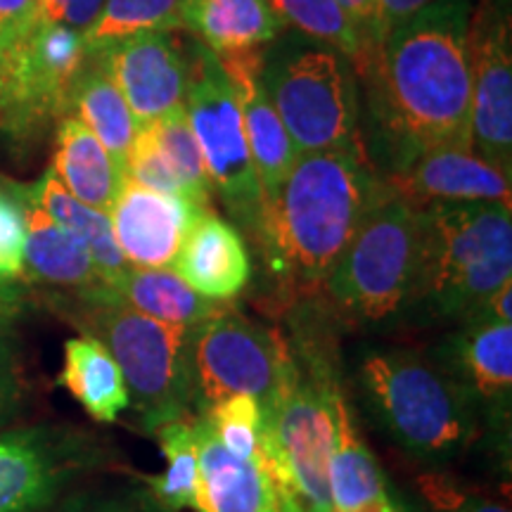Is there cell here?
<instances>
[{"label":"cell","mask_w":512,"mask_h":512,"mask_svg":"<svg viewBox=\"0 0 512 512\" xmlns=\"http://www.w3.org/2000/svg\"><path fill=\"white\" fill-rule=\"evenodd\" d=\"M470 22L472 0H432L377 46L399 164L432 147L472 150Z\"/></svg>","instance_id":"6da1fadb"},{"label":"cell","mask_w":512,"mask_h":512,"mask_svg":"<svg viewBox=\"0 0 512 512\" xmlns=\"http://www.w3.org/2000/svg\"><path fill=\"white\" fill-rule=\"evenodd\" d=\"M384 190L361 145L299 155L254 233L268 271L294 290L323 287Z\"/></svg>","instance_id":"7a4b0ae2"},{"label":"cell","mask_w":512,"mask_h":512,"mask_svg":"<svg viewBox=\"0 0 512 512\" xmlns=\"http://www.w3.org/2000/svg\"><path fill=\"white\" fill-rule=\"evenodd\" d=\"M512 280V204L430 202L418 207V268L408 306L456 323Z\"/></svg>","instance_id":"3957f363"},{"label":"cell","mask_w":512,"mask_h":512,"mask_svg":"<svg viewBox=\"0 0 512 512\" xmlns=\"http://www.w3.org/2000/svg\"><path fill=\"white\" fill-rule=\"evenodd\" d=\"M358 382L387 437L415 460L448 463L477 439L475 403L420 354L368 351L358 366Z\"/></svg>","instance_id":"277c9868"},{"label":"cell","mask_w":512,"mask_h":512,"mask_svg":"<svg viewBox=\"0 0 512 512\" xmlns=\"http://www.w3.org/2000/svg\"><path fill=\"white\" fill-rule=\"evenodd\" d=\"M76 297L81 304L76 320L117 361L140 427L155 434L162 425L190 418L195 330L159 323L128 309L105 285Z\"/></svg>","instance_id":"5b68a950"},{"label":"cell","mask_w":512,"mask_h":512,"mask_svg":"<svg viewBox=\"0 0 512 512\" xmlns=\"http://www.w3.org/2000/svg\"><path fill=\"white\" fill-rule=\"evenodd\" d=\"M418 268V207L389 188L368 209L323 290L339 313L384 323L408 309Z\"/></svg>","instance_id":"8992f818"},{"label":"cell","mask_w":512,"mask_h":512,"mask_svg":"<svg viewBox=\"0 0 512 512\" xmlns=\"http://www.w3.org/2000/svg\"><path fill=\"white\" fill-rule=\"evenodd\" d=\"M264 88L299 155L361 145L354 64L337 50L264 55Z\"/></svg>","instance_id":"52a82bcc"},{"label":"cell","mask_w":512,"mask_h":512,"mask_svg":"<svg viewBox=\"0 0 512 512\" xmlns=\"http://www.w3.org/2000/svg\"><path fill=\"white\" fill-rule=\"evenodd\" d=\"M330 375L294 356L280 392L264 413L266 470L280 496L304 512H332L328 453L332 437Z\"/></svg>","instance_id":"ba28073f"},{"label":"cell","mask_w":512,"mask_h":512,"mask_svg":"<svg viewBox=\"0 0 512 512\" xmlns=\"http://www.w3.org/2000/svg\"><path fill=\"white\" fill-rule=\"evenodd\" d=\"M185 119L195 136L204 166L228 216L254 238L261 216V190L235 100L219 57L190 41V74L185 95Z\"/></svg>","instance_id":"9c48e42d"},{"label":"cell","mask_w":512,"mask_h":512,"mask_svg":"<svg viewBox=\"0 0 512 512\" xmlns=\"http://www.w3.org/2000/svg\"><path fill=\"white\" fill-rule=\"evenodd\" d=\"M292 361L283 332L226 304L192 332V411L202 415L228 396H252L266 413Z\"/></svg>","instance_id":"30bf717a"},{"label":"cell","mask_w":512,"mask_h":512,"mask_svg":"<svg viewBox=\"0 0 512 512\" xmlns=\"http://www.w3.org/2000/svg\"><path fill=\"white\" fill-rule=\"evenodd\" d=\"M86 57L83 34L38 19L22 41L0 55V131L27 138L69 112Z\"/></svg>","instance_id":"8fae6325"},{"label":"cell","mask_w":512,"mask_h":512,"mask_svg":"<svg viewBox=\"0 0 512 512\" xmlns=\"http://www.w3.org/2000/svg\"><path fill=\"white\" fill-rule=\"evenodd\" d=\"M178 29H155L88 50L98 57L143 124L185 110L190 74V43Z\"/></svg>","instance_id":"7c38bea8"},{"label":"cell","mask_w":512,"mask_h":512,"mask_svg":"<svg viewBox=\"0 0 512 512\" xmlns=\"http://www.w3.org/2000/svg\"><path fill=\"white\" fill-rule=\"evenodd\" d=\"M472 152L512 174V36L501 5L472 17Z\"/></svg>","instance_id":"4fadbf2b"},{"label":"cell","mask_w":512,"mask_h":512,"mask_svg":"<svg viewBox=\"0 0 512 512\" xmlns=\"http://www.w3.org/2000/svg\"><path fill=\"white\" fill-rule=\"evenodd\" d=\"M83 451L48 427L0 434V512H43L81 465Z\"/></svg>","instance_id":"5bb4252c"},{"label":"cell","mask_w":512,"mask_h":512,"mask_svg":"<svg viewBox=\"0 0 512 512\" xmlns=\"http://www.w3.org/2000/svg\"><path fill=\"white\" fill-rule=\"evenodd\" d=\"M202 214L204 209L185 197L147 190L124 178L117 202L110 209V221L128 266L171 268L192 223Z\"/></svg>","instance_id":"9a60e30c"},{"label":"cell","mask_w":512,"mask_h":512,"mask_svg":"<svg viewBox=\"0 0 512 512\" xmlns=\"http://www.w3.org/2000/svg\"><path fill=\"white\" fill-rule=\"evenodd\" d=\"M512 174L472 150L432 147L396 164L389 188L413 207L430 202H505L512 204Z\"/></svg>","instance_id":"2e32d148"},{"label":"cell","mask_w":512,"mask_h":512,"mask_svg":"<svg viewBox=\"0 0 512 512\" xmlns=\"http://www.w3.org/2000/svg\"><path fill=\"white\" fill-rule=\"evenodd\" d=\"M216 57L240 105L249 155H252L261 190V207H264L285 183L287 174L299 159V152L287 136L283 121L264 88V53L254 48Z\"/></svg>","instance_id":"e0dca14e"},{"label":"cell","mask_w":512,"mask_h":512,"mask_svg":"<svg viewBox=\"0 0 512 512\" xmlns=\"http://www.w3.org/2000/svg\"><path fill=\"white\" fill-rule=\"evenodd\" d=\"M434 363L470 396L477 411L508 420L512 399V323L467 320L444 339Z\"/></svg>","instance_id":"ac0fdd59"},{"label":"cell","mask_w":512,"mask_h":512,"mask_svg":"<svg viewBox=\"0 0 512 512\" xmlns=\"http://www.w3.org/2000/svg\"><path fill=\"white\" fill-rule=\"evenodd\" d=\"M192 427L200 463L195 512H280V491L264 465L233 456L200 415H192Z\"/></svg>","instance_id":"d6986e66"},{"label":"cell","mask_w":512,"mask_h":512,"mask_svg":"<svg viewBox=\"0 0 512 512\" xmlns=\"http://www.w3.org/2000/svg\"><path fill=\"white\" fill-rule=\"evenodd\" d=\"M171 271L211 302H230L252 280V259L240 230L214 211H204L192 223Z\"/></svg>","instance_id":"ffe728a7"},{"label":"cell","mask_w":512,"mask_h":512,"mask_svg":"<svg viewBox=\"0 0 512 512\" xmlns=\"http://www.w3.org/2000/svg\"><path fill=\"white\" fill-rule=\"evenodd\" d=\"M178 22L214 55L261 48L287 29L268 0H181Z\"/></svg>","instance_id":"44dd1931"},{"label":"cell","mask_w":512,"mask_h":512,"mask_svg":"<svg viewBox=\"0 0 512 512\" xmlns=\"http://www.w3.org/2000/svg\"><path fill=\"white\" fill-rule=\"evenodd\" d=\"M17 190L27 219L24 275L36 283L64 287L76 294L105 285L95 271L88 249L31 197L29 185L17 183Z\"/></svg>","instance_id":"7402d4cb"},{"label":"cell","mask_w":512,"mask_h":512,"mask_svg":"<svg viewBox=\"0 0 512 512\" xmlns=\"http://www.w3.org/2000/svg\"><path fill=\"white\" fill-rule=\"evenodd\" d=\"M50 171L69 195L107 214L117 202L126 178L117 159L76 117H62L57 126L55 157Z\"/></svg>","instance_id":"603a6c76"},{"label":"cell","mask_w":512,"mask_h":512,"mask_svg":"<svg viewBox=\"0 0 512 512\" xmlns=\"http://www.w3.org/2000/svg\"><path fill=\"white\" fill-rule=\"evenodd\" d=\"M332 437L328 453V486L335 512H349L361 505L387 498V486L380 465L370 448L363 444L354 420H351L347 399L342 389H330Z\"/></svg>","instance_id":"cb8c5ba5"},{"label":"cell","mask_w":512,"mask_h":512,"mask_svg":"<svg viewBox=\"0 0 512 512\" xmlns=\"http://www.w3.org/2000/svg\"><path fill=\"white\" fill-rule=\"evenodd\" d=\"M128 309L155 318L159 323L192 328L219 313L228 302H211L197 294L171 268H131L121 278L105 285Z\"/></svg>","instance_id":"d4e9b609"},{"label":"cell","mask_w":512,"mask_h":512,"mask_svg":"<svg viewBox=\"0 0 512 512\" xmlns=\"http://www.w3.org/2000/svg\"><path fill=\"white\" fill-rule=\"evenodd\" d=\"M60 384L95 422H114L131 408L124 373L105 344L83 332L64 342Z\"/></svg>","instance_id":"484cf974"},{"label":"cell","mask_w":512,"mask_h":512,"mask_svg":"<svg viewBox=\"0 0 512 512\" xmlns=\"http://www.w3.org/2000/svg\"><path fill=\"white\" fill-rule=\"evenodd\" d=\"M69 112H74V117L105 145V150L124 169L140 121L131 112L117 83L102 67V62L91 53H88L72 86Z\"/></svg>","instance_id":"4316f807"},{"label":"cell","mask_w":512,"mask_h":512,"mask_svg":"<svg viewBox=\"0 0 512 512\" xmlns=\"http://www.w3.org/2000/svg\"><path fill=\"white\" fill-rule=\"evenodd\" d=\"M29 192L64 230H69L88 249L102 283L112 285L124 275L128 264L117 245V238H114L107 211L88 207L74 195H69L50 169L36 183L29 185Z\"/></svg>","instance_id":"83f0119b"},{"label":"cell","mask_w":512,"mask_h":512,"mask_svg":"<svg viewBox=\"0 0 512 512\" xmlns=\"http://www.w3.org/2000/svg\"><path fill=\"white\" fill-rule=\"evenodd\" d=\"M166 458V470L157 477H143L147 484L145 501L152 503L159 512L195 510L197 501V441L192 420L183 418L169 425H162L155 432Z\"/></svg>","instance_id":"f1b7e54d"},{"label":"cell","mask_w":512,"mask_h":512,"mask_svg":"<svg viewBox=\"0 0 512 512\" xmlns=\"http://www.w3.org/2000/svg\"><path fill=\"white\" fill-rule=\"evenodd\" d=\"M287 27H297L320 46L342 53L363 74L373 60V48L351 22L337 0H268Z\"/></svg>","instance_id":"f546056e"},{"label":"cell","mask_w":512,"mask_h":512,"mask_svg":"<svg viewBox=\"0 0 512 512\" xmlns=\"http://www.w3.org/2000/svg\"><path fill=\"white\" fill-rule=\"evenodd\" d=\"M143 126L150 131L152 140H155L159 150H162V155L166 157V162L174 169L185 197H188L195 207L209 211L214 188H211L200 145H197V140L190 131L188 119H185V110Z\"/></svg>","instance_id":"4dcf8cb0"},{"label":"cell","mask_w":512,"mask_h":512,"mask_svg":"<svg viewBox=\"0 0 512 512\" xmlns=\"http://www.w3.org/2000/svg\"><path fill=\"white\" fill-rule=\"evenodd\" d=\"M181 0H105L98 22L83 34L88 50L119 38L155 29H181L178 22Z\"/></svg>","instance_id":"1f68e13d"},{"label":"cell","mask_w":512,"mask_h":512,"mask_svg":"<svg viewBox=\"0 0 512 512\" xmlns=\"http://www.w3.org/2000/svg\"><path fill=\"white\" fill-rule=\"evenodd\" d=\"M200 418L207 420L216 439L233 456L256 460L266 467L264 451V411L252 396H228L207 408Z\"/></svg>","instance_id":"d6a6232c"},{"label":"cell","mask_w":512,"mask_h":512,"mask_svg":"<svg viewBox=\"0 0 512 512\" xmlns=\"http://www.w3.org/2000/svg\"><path fill=\"white\" fill-rule=\"evenodd\" d=\"M27 219L17 183H0V283H15L24 275Z\"/></svg>","instance_id":"836d02e7"},{"label":"cell","mask_w":512,"mask_h":512,"mask_svg":"<svg viewBox=\"0 0 512 512\" xmlns=\"http://www.w3.org/2000/svg\"><path fill=\"white\" fill-rule=\"evenodd\" d=\"M420 489L437 512H510L508 505L486 496L467 494L446 477L427 475L420 479Z\"/></svg>","instance_id":"e575fe53"},{"label":"cell","mask_w":512,"mask_h":512,"mask_svg":"<svg viewBox=\"0 0 512 512\" xmlns=\"http://www.w3.org/2000/svg\"><path fill=\"white\" fill-rule=\"evenodd\" d=\"M24 401V375L15 344L0 323V427L15 418Z\"/></svg>","instance_id":"d590c367"},{"label":"cell","mask_w":512,"mask_h":512,"mask_svg":"<svg viewBox=\"0 0 512 512\" xmlns=\"http://www.w3.org/2000/svg\"><path fill=\"white\" fill-rule=\"evenodd\" d=\"M105 0H41V19L86 34L98 22Z\"/></svg>","instance_id":"8d00e7d4"},{"label":"cell","mask_w":512,"mask_h":512,"mask_svg":"<svg viewBox=\"0 0 512 512\" xmlns=\"http://www.w3.org/2000/svg\"><path fill=\"white\" fill-rule=\"evenodd\" d=\"M41 19V0H0V55L22 41Z\"/></svg>","instance_id":"74e56055"},{"label":"cell","mask_w":512,"mask_h":512,"mask_svg":"<svg viewBox=\"0 0 512 512\" xmlns=\"http://www.w3.org/2000/svg\"><path fill=\"white\" fill-rule=\"evenodd\" d=\"M432 0H377V24H375V50L389 31L413 17L415 12L430 5Z\"/></svg>","instance_id":"f35d334b"},{"label":"cell","mask_w":512,"mask_h":512,"mask_svg":"<svg viewBox=\"0 0 512 512\" xmlns=\"http://www.w3.org/2000/svg\"><path fill=\"white\" fill-rule=\"evenodd\" d=\"M342 5L344 12L351 17V22L356 24V29L361 31V36L366 38L368 46L373 48L375 55V24H377V0H337Z\"/></svg>","instance_id":"ab89813d"},{"label":"cell","mask_w":512,"mask_h":512,"mask_svg":"<svg viewBox=\"0 0 512 512\" xmlns=\"http://www.w3.org/2000/svg\"><path fill=\"white\" fill-rule=\"evenodd\" d=\"M64 512H159L155 505L140 503H124V501H95V503H79Z\"/></svg>","instance_id":"60d3db41"},{"label":"cell","mask_w":512,"mask_h":512,"mask_svg":"<svg viewBox=\"0 0 512 512\" xmlns=\"http://www.w3.org/2000/svg\"><path fill=\"white\" fill-rule=\"evenodd\" d=\"M24 306V292L17 283H0V323L17 316Z\"/></svg>","instance_id":"b9f144b4"},{"label":"cell","mask_w":512,"mask_h":512,"mask_svg":"<svg viewBox=\"0 0 512 512\" xmlns=\"http://www.w3.org/2000/svg\"><path fill=\"white\" fill-rule=\"evenodd\" d=\"M332 512H335V510H332ZM349 512H394V501L387 496V498H380V501L361 505V508L349 510Z\"/></svg>","instance_id":"7bdbcfd3"},{"label":"cell","mask_w":512,"mask_h":512,"mask_svg":"<svg viewBox=\"0 0 512 512\" xmlns=\"http://www.w3.org/2000/svg\"><path fill=\"white\" fill-rule=\"evenodd\" d=\"M280 512H304L299 508V503L290 496H280Z\"/></svg>","instance_id":"ee69618b"},{"label":"cell","mask_w":512,"mask_h":512,"mask_svg":"<svg viewBox=\"0 0 512 512\" xmlns=\"http://www.w3.org/2000/svg\"><path fill=\"white\" fill-rule=\"evenodd\" d=\"M394 512H408V510H406V508H401V505H396V503H394Z\"/></svg>","instance_id":"f6af8a7d"}]
</instances>
